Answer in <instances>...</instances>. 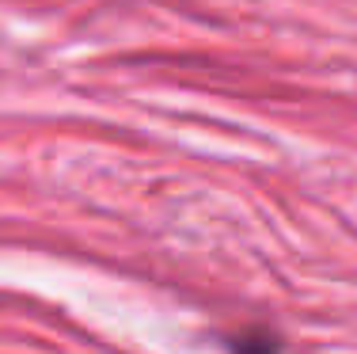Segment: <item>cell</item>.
Returning a JSON list of instances; mask_svg holds the SVG:
<instances>
[{
	"instance_id": "6da1fadb",
	"label": "cell",
	"mask_w": 357,
	"mask_h": 354,
	"mask_svg": "<svg viewBox=\"0 0 357 354\" xmlns=\"http://www.w3.org/2000/svg\"><path fill=\"white\" fill-rule=\"evenodd\" d=\"M232 354H282V343L274 335H240L232 343Z\"/></svg>"
}]
</instances>
